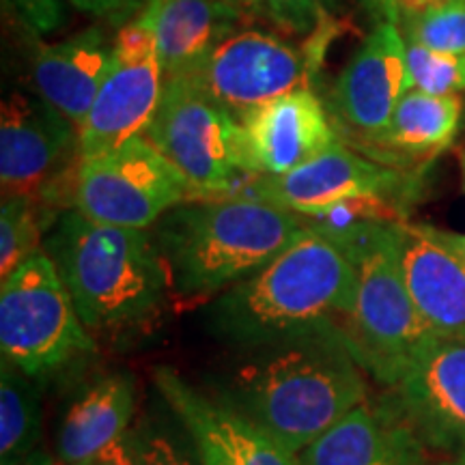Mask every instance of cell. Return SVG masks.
<instances>
[{
	"label": "cell",
	"mask_w": 465,
	"mask_h": 465,
	"mask_svg": "<svg viewBox=\"0 0 465 465\" xmlns=\"http://www.w3.org/2000/svg\"><path fill=\"white\" fill-rule=\"evenodd\" d=\"M306 229L300 213L237 194L173 207L153 224V237L173 295L196 302L257 274Z\"/></svg>",
	"instance_id": "4"
},
{
	"label": "cell",
	"mask_w": 465,
	"mask_h": 465,
	"mask_svg": "<svg viewBox=\"0 0 465 465\" xmlns=\"http://www.w3.org/2000/svg\"><path fill=\"white\" fill-rule=\"evenodd\" d=\"M424 444L386 401H364L300 452L302 465H427Z\"/></svg>",
	"instance_id": "18"
},
{
	"label": "cell",
	"mask_w": 465,
	"mask_h": 465,
	"mask_svg": "<svg viewBox=\"0 0 465 465\" xmlns=\"http://www.w3.org/2000/svg\"><path fill=\"white\" fill-rule=\"evenodd\" d=\"M153 383L190 433L203 465H302L274 435L218 397L196 391L171 366H158Z\"/></svg>",
	"instance_id": "13"
},
{
	"label": "cell",
	"mask_w": 465,
	"mask_h": 465,
	"mask_svg": "<svg viewBox=\"0 0 465 465\" xmlns=\"http://www.w3.org/2000/svg\"><path fill=\"white\" fill-rule=\"evenodd\" d=\"M224 3L232 5L246 15H263V0H224Z\"/></svg>",
	"instance_id": "34"
},
{
	"label": "cell",
	"mask_w": 465,
	"mask_h": 465,
	"mask_svg": "<svg viewBox=\"0 0 465 465\" xmlns=\"http://www.w3.org/2000/svg\"><path fill=\"white\" fill-rule=\"evenodd\" d=\"M411 89L403 33L394 22H380L341 72L334 102L349 125L377 141Z\"/></svg>",
	"instance_id": "16"
},
{
	"label": "cell",
	"mask_w": 465,
	"mask_h": 465,
	"mask_svg": "<svg viewBox=\"0 0 465 465\" xmlns=\"http://www.w3.org/2000/svg\"><path fill=\"white\" fill-rule=\"evenodd\" d=\"M237 125L243 173L254 177L287 174L339 143L323 104L308 86L254 108Z\"/></svg>",
	"instance_id": "15"
},
{
	"label": "cell",
	"mask_w": 465,
	"mask_h": 465,
	"mask_svg": "<svg viewBox=\"0 0 465 465\" xmlns=\"http://www.w3.org/2000/svg\"><path fill=\"white\" fill-rule=\"evenodd\" d=\"M58 216L37 199L25 194L3 196L0 205V281L35 252L44 250L45 232Z\"/></svg>",
	"instance_id": "24"
},
{
	"label": "cell",
	"mask_w": 465,
	"mask_h": 465,
	"mask_svg": "<svg viewBox=\"0 0 465 465\" xmlns=\"http://www.w3.org/2000/svg\"><path fill=\"white\" fill-rule=\"evenodd\" d=\"M356 265V302L347 319L353 356L381 386L392 388L440 339L407 289L399 252V223L377 224L341 246Z\"/></svg>",
	"instance_id": "5"
},
{
	"label": "cell",
	"mask_w": 465,
	"mask_h": 465,
	"mask_svg": "<svg viewBox=\"0 0 465 465\" xmlns=\"http://www.w3.org/2000/svg\"><path fill=\"white\" fill-rule=\"evenodd\" d=\"M14 5L35 33H54L65 25L63 0H14Z\"/></svg>",
	"instance_id": "29"
},
{
	"label": "cell",
	"mask_w": 465,
	"mask_h": 465,
	"mask_svg": "<svg viewBox=\"0 0 465 465\" xmlns=\"http://www.w3.org/2000/svg\"><path fill=\"white\" fill-rule=\"evenodd\" d=\"M388 405L424 449L465 455V341H438L388 388Z\"/></svg>",
	"instance_id": "14"
},
{
	"label": "cell",
	"mask_w": 465,
	"mask_h": 465,
	"mask_svg": "<svg viewBox=\"0 0 465 465\" xmlns=\"http://www.w3.org/2000/svg\"><path fill=\"white\" fill-rule=\"evenodd\" d=\"M95 341L75 311L54 261L39 250L0 284V351L22 373L42 381Z\"/></svg>",
	"instance_id": "6"
},
{
	"label": "cell",
	"mask_w": 465,
	"mask_h": 465,
	"mask_svg": "<svg viewBox=\"0 0 465 465\" xmlns=\"http://www.w3.org/2000/svg\"><path fill=\"white\" fill-rule=\"evenodd\" d=\"M438 3H441V0H362L366 11L375 17L377 25L380 22H394L397 26L407 17L422 14L424 9L433 7Z\"/></svg>",
	"instance_id": "31"
},
{
	"label": "cell",
	"mask_w": 465,
	"mask_h": 465,
	"mask_svg": "<svg viewBox=\"0 0 465 465\" xmlns=\"http://www.w3.org/2000/svg\"><path fill=\"white\" fill-rule=\"evenodd\" d=\"M75 9L84 11L102 20L110 22V25L125 26L132 15H141L147 0H69Z\"/></svg>",
	"instance_id": "30"
},
{
	"label": "cell",
	"mask_w": 465,
	"mask_h": 465,
	"mask_svg": "<svg viewBox=\"0 0 465 465\" xmlns=\"http://www.w3.org/2000/svg\"><path fill=\"white\" fill-rule=\"evenodd\" d=\"M411 190L414 182H410V177L397 168L366 160L345 144L336 143L334 147L287 174L250 179L243 188L237 190V194L272 203L311 218L356 196H383L405 203Z\"/></svg>",
	"instance_id": "12"
},
{
	"label": "cell",
	"mask_w": 465,
	"mask_h": 465,
	"mask_svg": "<svg viewBox=\"0 0 465 465\" xmlns=\"http://www.w3.org/2000/svg\"><path fill=\"white\" fill-rule=\"evenodd\" d=\"M44 250L89 332L143 328L173 295L166 261L147 229L100 224L67 209L45 232Z\"/></svg>",
	"instance_id": "3"
},
{
	"label": "cell",
	"mask_w": 465,
	"mask_h": 465,
	"mask_svg": "<svg viewBox=\"0 0 465 465\" xmlns=\"http://www.w3.org/2000/svg\"><path fill=\"white\" fill-rule=\"evenodd\" d=\"M185 78L242 121L254 108L306 86L308 63L278 35L243 28L220 42Z\"/></svg>",
	"instance_id": "11"
},
{
	"label": "cell",
	"mask_w": 465,
	"mask_h": 465,
	"mask_svg": "<svg viewBox=\"0 0 465 465\" xmlns=\"http://www.w3.org/2000/svg\"><path fill=\"white\" fill-rule=\"evenodd\" d=\"M356 282L351 257L308 224L263 270L213 298L209 328L242 351L302 336L345 332Z\"/></svg>",
	"instance_id": "2"
},
{
	"label": "cell",
	"mask_w": 465,
	"mask_h": 465,
	"mask_svg": "<svg viewBox=\"0 0 465 465\" xmlns=\"http://www.w3.org/2000/svg\"><path fill=\"white\" fill-rule=\"evenodd\" d=\"M325 0H263V15L289 33H311L323 15Z\"/></svg>",
	"instance_id": "28"
},
{
	"label": "cell",
	"mask_w": 465,
	"mask_h": 465,
	"mask_svg": "<svg viewBox=\"0 0 465 465\" xmlns=\"http://www.w3.org/2000/svg\"><path fill=\"white\" fill-rule=\"evenodd\" d=\"M459 166H461V182H463V190H465V151L459 155Z\"/></svg>",
	"instance_id": "36"
},
{
	"label": "cell",
	"mask_w": 465,
	"mask_h": 465,
	"mask_svg": "<svg viewBox=\"0 0 465 465\" xmlns=\"http://www.w3.org/2000/svg\"><path fill=\"white\" fill-rule=\"evenodd\" d=\"M452 465H465V455L457 457V459H455V463H452Z\"/></svg>",
	"instance_id": "37"
},
{
	"label": "cell",
	"mask_w": 465,
	"mask_h": 465,
	"mask_svg": "<svg viewBox=\"0 0 465 465\" xmlns=\"http://www.w3.org/2000/svg\"><path fill=\"white\" fill-rule=\"evenodd\" d=\"M80 166L78 127L42 95L15 91L0 114L3 196L25 194L48 209H74Z\"/></svg>",
	"instance_id": "9"
},
{
	"label": "cell",
	"mask_w": 465,
	"mask_h": 465,
	"mask_svg": "<svg viewBox=\"0 0 465 465\" xmlns=\"http://www.w3.org/2000/svg\"><path fill=\"white\" fill-rule=\"evenodd\" d=\"M183 174L199 199L232 196L243 173L240 125L185 75L168 78L143 134Z\"/></svg>",
	"instance_id": "7"
},
{
	"label": "cell",
	"mask_w": 465,
	"mask_h": 465,
	"mask_svg": "<svg viewBox=\"0 0 465 465\" xmlns=\"http://www.w3.org/2000/svg\"><path fill=\"white\" fill-rule=\"evenodd\" d=\"M158 42L141 17L114 35L113 61L89 116L80 125V160L143 136L164 93Z\"/></svg>",
	"instance_id": "10"
},
{
	"label": "cell",
	"mask_w": 465,
	"mask_h": 465,
	"mask_svg": "<svg viewBox=\"0 0 465 465\" xmlns=\"http://www.w3.org/2000/svg\"><path fill=\"white\" fill-rule=\"evenodd\" d=\"M461 119L463 102L459 95H429L411 89L377 143L401 153L435 155L455 141Z\"/></svg>",
	"instance_id": "22"
},
{
	"label": "cell",
	"mask_w": 465,
	"mask_h": 465,
	"mask_svg": "<svg viewBox=\"0 0 465 465\" xmlns=\"http://www.w3.org/2000/svg\"><path fill=\"white\" fill-rule=\"evenodd\" d=\"M427 229L435 237V240L441 243V246L449 248L450 252L455 254V257L465 265V232L444 231V229H438V226H431V224H427Z\"/></svg>",
	"instance_id": "33"
},
{
	"label": "cell",
	"mask_w": 465,
	"mask_h": 465,
	"mask_svg": "<svg viewBox=\"0 0 465 465\" xmlns=\"http://www.w3.org/2000/svg\"><path fill=\"white\" fill-rule=\"evenodd\" d=\"M405 42L449 54H465V0H441L399 25Z\"/></svg>",
	"instance_id": "26"
},
{
	"label": "cell",
	"mask_w": 465,
	"mask_h": 465,
	"mask_svg": "<svg viewBox=\"0 0 465 465\" xmlns=\"http://www.w3.org/2000/svg\"><path fill=\"white\" fill-rule=\"evenodd\" d=\"M42 397L37 380L9 360L0 364V465H20L37 450Z\"/></svg>",
	"instance_id": "23"
},
{
	"label": "cell",
	"mask_w": 465,
	"mask_h": 465,
	"mask_svg": "<svg viewBox=\"0 0 465 465\" xmlns=\"http://www.w3.org/2000/svg\"><path fill=\"white\" fill-rule=\"evenodd\" d=\"M138 465H203L190 433L173 414L143 416L130 429Z\"/></svg>",
	"instance_id": "25"
},
{
	"label": "cell",
	"mask_w": 465,
	"mask_h": 465,
	"mask_svg": "<svg viewBox=\"0 0 465 465\" xmlns=\"http://www.w3.org/2000/svg\"><path fill=\"white\" fill-rule=\"evenodd\" d=\"M401 267L411 300L441 341H465V265L429 232L399 223Z\"/></svg>",
	"instance_id": "17"
},
{
	"label": "cell",
	"mask_w": 465,
	"mask_h": 465,
	"mask_svg": "<svg viewBox=\"0 0 465 465\" xmlns=\"http://www.w3.org/2000/svg\"><path fill=\"white\" fill-rule=\"evenodd\" d=\"M75 465H138V461H136V452H134L130 435H125V438L114 441L113 446H108L106 450H102L100 455L86 459V461L75 463Z\"/></svg>",
	"instance_id": "32"
},
{
	"label": "cell",
	"mask_w": 465,
	"mask_h": 465,
	"mask_svg": "<svg viewBox=\"0 0 465 465\" xmlns=\"http://www.w3.org/2000/svg\"><path fill=\"white\" fill-rule=\"evenodd\" d=\"M138 410L136 380L113 373L91 383L67 407L56 435L61 465L83 463L130 433Z\"/></svg>",
	"instance_id": "21"
},
{
	"label": "cell",
	"mask_w": 465,
	"mask_h": 465,
	"mask_svg": "<svg viewBox=\"0 0 465 465\" xmlns=\"http://www.w3.org/2000/svg\"><path fill=\"white\" fill-rule=\"evenodd\" d=\"M113 48L114 39H108L102 28L91 26L58 44L42 45L35 56V89L78 130L106 80Z\"/></svg>",
	"instance_id": "19"
},
{
	"label": "cell",
	"mask_w": 465,
	"mask_h": 465,
	"mask_svg": "<svg viewBox=\"0 0 465 465\" xmlns=\"http://www.w3.org/2000/svg\"><path fill=\"white\" fill-rule=\"evenodd\" d=\"M20 465H56V463H54V459L48 455V452L37 449L31 457L26 459L25 463H20Z\"/></svg>",
	"instance_id": "35"
},
{
	"label": "cell",
	"mask_w": 465,
	"mask_h": 465,
	"mask_svg": "<svg viewBox=\"0 0 465 465\" xmlns=\"http://www.w3.org/2000/svg\"><path fill=\"white\" fill-rule=\"evenodd\" d=\"M243 353L220 386L218 399L295 455L369 401L366 373L341 330Z\"/></svg>",
	"instance_id": "1"
},
{
	"label": "cell",
	"mask_w": 465,
	"mask_h": 465,
	"mask_svg": "<svg viewBox=\"0 0 465 465\" xmlns=\"http://www.w3.org/2000/svg\"><path fill=\"white\" fill-rule=\"evenodd\" d=\"M138 17L155 35L168 80L194 72L246 14L224 0H147Z\"/></svg>",
	"instance_id": "20"
},
{
	"label": "cell",
	"mask_w": 465,
	"mask_h": 465,
	"mask_svg": "<svg viewBox=\"0 0 465 465\" xmlns=\"http://www.w3.org/2000/svg\"><path fill=\"white\" fill-rule=\"evenodd\" d=\"M450 465H452V463H450Z\"/></svg>",
	"instance_id": "38"
},
{
	"label": "cell",
	"mask_w": 465,
	"mask_h": 465,
	"mask_svg": "<svg viewBox=\"0 0 465 465\" xmlns=\"http://www.w3.org/2000/svg\"><path fill=\"white\" fill-rule=\"evenodd\" d=\"M199 199L182 173L144 136L80 160L74 209L93 223L151 229L164 213Z\"/></svg>",
	"instance_id": "8"
},
{
	"label": "cell",
	"mask_w": 465,
	"mask_h": 465,
	"mask_svg": "<svg viewBox=\"0 0 465 465\" xmlns=\"http://www.w3.org/2000/svg\"><path fill=\"white\" fill-rule=\"evenodd\" d=\"M411 86L429 95H459L465 91V54H449L407 42Z\"/></svg>",
	"instance_id": "27"
}]
</instances>
